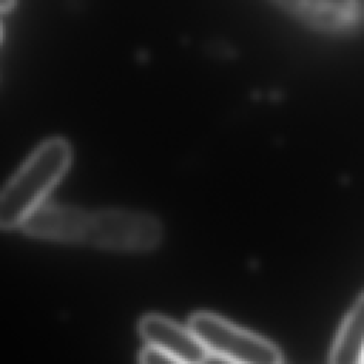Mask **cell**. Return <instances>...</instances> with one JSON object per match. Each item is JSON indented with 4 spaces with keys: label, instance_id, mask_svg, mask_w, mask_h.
<instances>
[{
    "label": "cell",
    "instance_id": "6da1fadb",
    "mask_svg": "<svg viewBox=\"0 0 364 364\" xmlns=\"http://www.w3.org/2000/svg\"><path fill=\"white\" fill-rule=\"evenodd\" d=\"M71 164L67 141L53 138L43 142L6 183L0 198L3 229L20 228L63 178Z\"/></svg>",
    "mask_w": 364,
    "mask_h": 364
},
{
    "label": "cell",
    "instance_id": "7a4b0ae2",
    "mask_svg": "<svg viewBox=\"0 0 364 364\" xmlns=\"http://www.w3.org/2000/svg\"><path fill=\"white\" fill-rule=\"evenodd\" d=\"M162 237V225L151 213L118 208L91 213L88 242L91 246L114 252L144 253L158 247Z\"/></svg>",
    "mask_w": 364,
    "mask_h": 364
},
{
    "label": "cell",
    "instance_id": "3957f363",
    "mask_svg": "<svg viewBox=\"0 0 364 364\" xmlns=\"http://www.w3.org/2000/svg\"><path fill=\"white\" fill-rule=\"evenodd\" d=\"M188 326L209 351L239 364H282V354L273 343L220 316L199 311Z\"/></svg>",
    "mask_w": 364,
    "mask_h": 364
},
{
    "label": "cell",
    "instance_id": "277c9868",
    "mask_svg": "<svg viewBox=\"0 0 364 364\" xmlns=\"http://www.w3.org/2000/svg\"><path fill=\"white\" fill-rule=\"evenodd\" d=\"M27 235L65 245H88L91 213L60 203H41L20 226Z\"/></svg>",
    "mask_w": 364,
    "mask_h": 364
},
{
    "label": "cell",
    "instance_id": "5b68a950",
    "mask_svg": "<svg viewBox=\"0 0 364 364\" xmlns=\"http://www.w3.org/2000/svg\"><path fill=\"white\" fill-rule=\"evenodd\" d=\"M138 331L146 344L188 364H199L209 350L191 330L161 314H145Z\"/></svg>",
    "mask_w": 364,
    "mask_h": 364
},
{
    "label": "cell",
    "instance_id": "8992f818",
    "mask_svg": "<svg viewBox=\"0 0 364 364\" xmlns=\"http://www.w3.org/2000/svg\"><path fill=\"white\" fill-rule=\"evenodd\" d=\"M364 354V293L346 316L334 340L330 364H360Z\"/></svg>",
    "mask_w": 364,
    "mask_h": 364
},
{
    "label": "cell",
    "instance_id": "52a82bcc",
    "mask_svg": "<svg viewBox=\"0 0 364 364\" xmlns=\"http://www.w3.org/2000/svg\"><path fill=\"white\" fill-rule=\"evenodd\" d=\"M139 364H188L185 361H181L178 358H173L156 348L152 347H145L138 357Z\"/></svg>",
    "mask_w": 364,
    "mask_h": 364
},
{
    "label": "cell",
    "instance_id": "ba28073f",
    "mask_svg": "<svg viewBox=\"0 0 364 364\" xmlns=\"http://www.w3.org/2000/svg\"><path fill=\"white\" fill-rule=\"evenodd\" d=\"M348 16L350 21L355 23H364V0H348Z\"/></svg>",
    "mask_w": 364,
    "mask_h": 364
},
{
    "label": "cell",
    "instance_id": "9c48e42d",
    "mask_svg": "<svg viewBox=\"0 0 364 364\" xmlns=\"http://www.w3.org/2000/svg\"><path fill=\"white\" fill-rule=\"evenodd\" d=\"M199 364H239L230 358H226V357H222L219 354H215L212 351H209L205 358L199 363Z\"/></svg>",
    "mask_w": 364,
    "mask_h": 364
},
{
    "label": "cell",
    "instance_id": "30bf717a",
    "mask_svg": "<svg viewBox=\"0 0 364 364\" xmlns=\"http://www.w3.org/2000/svg\"><path fill=\"white\" fill-rule=\"evenodd\" d=\"M16 0H0V9L3 13H6L7 10H10L14 6Z\"/></svg>",
    "mask_w": 364,
    "mask_h": 364
},
{
    "label": "cell",
    "instance_id": "8fae6325",
    "mask_svg": "<svg viewBox=\"0 0 364 364\" xmlns=\"http://www.w3.org/2000/svg\"><path fill=\"white\" fill-rule=\"evenodd\" d=\"M360 364H364V354H363V357H361V361H360Z\"/></svg>",
    "mask_w": 364,
    "mask_h": 364
}]
</instances>
